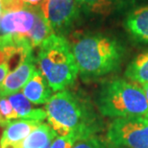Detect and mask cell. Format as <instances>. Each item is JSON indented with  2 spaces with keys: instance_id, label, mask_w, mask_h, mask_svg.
Here are the masks:
<instances>
[{
  "instance_id": "277c9868",
  "label": "cell",
  "mask_w": 148,
  "mask_h": 148,
  "mask_svg": "<svg viewBox=\"0 0 148 148\" xmlns=\"http://www.w3.org/2000/svg\"><path fill=\"white\" fill-rule=\"evenodd\" d=\"M96 104L105 116L148 117V102L143 88L124 79H115L103 85Z\"/></svg>"
},
{
  "instance_id": "cb8c5ba5",
  "label": "cell",
  "mask_w": 148,
  "mask_h": 148,
  "mask_svg": "<svg viewBox=\"0 0 148 148\" xmlns=\"http://www.w3.org/2000/svg\"><path fill=\"white\" fill-rule=\"evenodd\" d=\"M143 90L144 95H145L146 100H147V102H148V83H146V84H143Z\"/></svg>"
},
{
  "instance_id": "44dd1931",
  "label": "cell",
  "mask_w": 148,
  "mask_h": 148,
  "mask_svg": "<svg viewBox=\"0 0 148 148\" xmlns=\"http://www.w3.org/2000/svg\"><path fill=\"white\" fill-rule=\"evenodd\" d=\"M9 72H10V69H9L7 64H0V85H1L3 81L5 80L6 76L8 75Z\"/></svg>"
},
{
  "instance_id": "52a82bcc",
  "label": "cell",
  "mask_w": 148,
  "mask_h": 148,
  "mask_svg": "<svg viewBox=\"0 0 148 148\" xmlns=\"http://www.w3.org/2000/svg\"><path fill=\"white\" fill-rule=\"evenodd\" d=\"M37 7L26 4L19 11L3 14L0 22V36H14L28 40V35L36 19Z\"/></svg>"
},
{
  "instance_id": "5b68a950",
  "label": "cell",
  "mask_w": 148,
  "mask_h": 148,
  "mask_svg": "<svg viewBox=\"0 0 148 148\" xmlns=\"http://www.w3.org/2000/svg\"><path fill=\"white\" fill-rule=\"evenodd\" d=\"M106 138L115 148H148V117H117L110 123Z\"/></svg>"
},
{
  "instance_id": "9a60e30c",
  "label": "cell",
  "mask_w": 148,
  "mask_h": 148,
  "mask_svg": "<svg viewBox=\"0 0 148 148\" xmlns=\"http://www.w3.org/2000/svg\"><path fill=\"white\" fill-rule=\"evenodd\" d=\"M125 76L138 84L148 83V50L138 55L125 70Z\"/></svg>"
},
{
  "instance_id": "8fae6325",
  "label": "cell",
  "mask_w": 148,
  "mask_h": 148,
  "mask_svg": "<svg viewBox=\"0 0 148 148\" xmlns=\"http://www.w3.org/2000/svg\"><path fill=\"white\" fill-rule=\"evenodd\" d=\"M40 124V121L25 119L9 121L4 126L5 129L0 138V145L7 143H22Z\"/></svg>"
},
{
  "instance_id": "ba28073f",
  "label": "cell",
  "mask_w": 148,
  "mask_h": 148,
  "mask_svg": "<svg viewBox=\"0 0 148 148\" xmlns=\"http://www.w3.org/2000/svg\"><path fill=\"white\" fill-rule=\"evenodd\" d=\"M36 64L37 61L33 53L29 54L20 66L13 71H10L6 76L5 80L0 85V94L9 96L11 94L18 92L30 80L35 70L37 69Z\"/></svg>"
},
{
  "instance_id": "7a4b0ae2",
  "label": "cell",
  "mask_w": 148,
  "mask_h": 148,
  "mask_svg": "<svg viewBox=\"0 0 148 148\" xmlns=\"http://www.w3.org/2000/svg\"><path fill=\"white\" fill-rule=\"evenodd\" d=\"M72 52L83 80H94L116 71L124 56V47L114 37L87 34L73 41Z\"/></svg>"
},
{
  "instance_id": "484cf974",
  "label": "cell",
  "mask_w": 148,
  "mask_h": 148,
  "mask_svg": "<svg viewBox=\"0 0 148 148\" xmlns=\"http://www.w3.org/2000/svg\"><path fill=\"white\" fill-rule=\"evenodd\" d=\"M2 122V118H1V116H0V123Z\"/></svg>"
},
{
  "instance_id": "6da1fadb",
  "label": "cell",
  "mask_w": 148,
  "mask_h": 148,
  "mask_svg": "<svg viewBox=\"0 0 148 148\" xmlns=\"http://www.w3.org/2000/svg\"><path fill=\"white\" fill-rule=\"evenodd\" d=\"M44 109L49 125L58 136L74 134L83 138L99 129L98 117L90 101L69 90L53 94Z\"/></svg>"
},
{
  "instance_id": "9c48e42d",
  "label": "cell",
  "mask_w": 148,
  "mask_h": 148,
  "mask_svg": "<svg viewBox=\"0 0 148 148\" xmlns=\"http://www.w3.org/2000/svg\"><path fill=\"white\" fill-rule=\"evenodd\" d=\"M124 27L136 41L148 43V5L130 11L124 19Z\"/></svg>"
},
{
  "instance_id": "2e32d148",
  "label": "cell",
  "mask_w": 148,
  "mask_h": 148,
  "mask_svg": "<svg viewBox=\"0 0 148 148\" xmlns=\"http://www.w3.org/2000/svg\"><path fill=\"white\" fill-rule=\"evenodd\" d=\"M53 33L54 32H53L51 26L49 25V23L47 22V20L44 17L40 6H38L34 26L28 35V40L30 41L32 47L35 48L37 46H40L41 42Z\"/></svg>"
},
{
  "instance_id": "7c38bea8",
  "label": "cell",
  "mask_w": 148,
  "mask_h": 148,
  "mask_svg": "<svg viewBox=\"0 0 148 148\" xmlns=\"http://www.w3.org/2000/svg\"><path fill=\"white\" fill-rule=\"evenodd\" d=\"M9 101L11 102L14 110L16 112L18 118L25 120L42 121L47 117L45 110L34 108L31 105V102L24 96L22 92H16L7 96Z\"/></svg>"
},
{
  "instance_id": "3957f363",
  "label": "cell",
  "mask_w": 148,
  "mask_h": 148,
  "mask_svg": "<svg viewBox=\"0 0 148 148\" xmlns=\"http://www.w3.org/2000/svg\"><path fill=\"white\" fill-rule=\"evenodd\" d=\"M36 61L53 91L66 90L76 81L78 66L71 45L64 36L53 33L44 40Z\"/></svg>"
},
{
  "instance_id": "d4e9b609",
  "label": "cell",
  "mask_w": 148,
  "mask_h": 148,
  "mask_svg": "<svg viewBox=\"0 0 148 148\" xmlns=\"http://www.w3.org/2000/svg\"><path fill=\"white\" fill-rule=\"evenodd\" d=\"M3 10H2V7H1V3H0V22H1V18H2V16H3Z\"/></svg>"
},
{
  "instance_id": "ffe728a7",
  "label": "cell",
  "mask_w": 148,
  "mask_h": 148,
  "mask_svg": "<svg viewBox=\"0 0 148 148\" xmlns=\"http://www.w3.org/2000/svg\"><path fill=\"white\" fill-rule=\"evenodd\" d=\"M1 7L3 13H9V12L19 11L25 7L26 3L23 0H1Z\"/></svg>"
},
{
  "instance_id": "603a6c76",
  "label": "cell",
  "mask_w": 148,
  "mask_h": 148,
  "mask_svg": "<svg viewBox=\"0 0 148 148\" xmlns=\"http://www.w3.org/2000/svg\"><path fill=\"white\" fill-rule=\"evenodd\" d=\"M23 1H24V3H26V4H28V5L40 6L43 0H23Z\"/></svg>"
},
{
  "instance_id": "5bb4252c",
  "label": "cell",
  "mask_w": 148,
  "mask_h": 148,
  "mask_svg": "<svg viewBox=\"0 0 148 148\" xmlns=\"http://www.w3.org/2000/svg\"><path fill=\"white\" fill-rule=\"evenodd\" d=\"M58 137L49 124L40 123L22 141V148H44L52 144Z\"/></svg>"
},
{
  "instance_id": "d6986e66",
  "label": "cell",
  "mask_w": 148,
  "mask_h": 148,
  "mask_svg": "<svg viewBox=\"0 0 148 148\" xmlns=\"http://www.w3.org/2000/svg\"><path fill=\"white\" fill-rule=\"evenodd\" d=\"M78 140H80V138L74 134L59 136L52 143L50 148H72L74 143Z\"/></svg>"
},
{
  "instance_id": "4fadbf2b",
  "label": "cell",
  "mask_w": 148,
  "mask_h": 148,
  "mask_svg": "<svg viewBox=\"0 0 148 148\" xmlns=\"http://www.w3.org/2000/svg\"><path fill=\"white\" fill-rule=\"evenodd\" d=\"M130 0H76L85 13L108 16L128 5Z\"/></svg>"
},
{
  "instance_id": "4316f807",
  "label": "cell",
  "mask_w": 148,
  "mask_h": 148,
  "mask_svg": "<svg viewBox=\"0 0 148 148\" xmlns=\"http://www.w3.org/2000/svg\"><path fill=\"white\" fill-rule=\"evenodd\" d=\"M0 1H1V0H0Z\"/></svg>"
},
{
  "instance_id": "8992f818",
  "label": "cell",
  "mask_w": 148,
  "mask_h": 148,
  "mask_svg": "<svg viewBox=\"0 0 148 148\" xmlns=\"http://www.w3.org/2000/svg\"><path fill=\"white\" fill-rule=\"evenodd\" d=\"M40 6L53 32L62 36L71 30L81 16L76 0H43Z\"/></svg>"
},
{
  "instance_id": "30bf717a",
  "label": "cell",
  "mask_w": 148,
  "mask_h": 148,
  "mask_svg": "<svg viewBox=\"0 0 148 148\" xmlns=\"http://www.w3.org/2000/svg\"><path fill=\"white\" fill-rule=\"evenodd\" d=\"M52 90L40 69H36L22 88V93L35 105L46 104L52 96Z\"/></svg>"
},
{
  "instance_id": "ac0fdd59",
  "label": "cell",
  "mask_w": 148,
  "mask_h": 148,
  "mask_svg": "<svg viewBox=\"0 0 148 148\" xmlns=\"http://www.w3.org/2000/svg\"><path fill=\"white\" fill-rule=\"evenodd\" d=\"M72 148H115L107 140L104 141L95 136H90L87 138H80L74 143Z\"/></svg>"
},
{
  "instance_id": "e0dca14e",
  "label": "cell",
  "mask_w": 148,
  "mask_h": 148,
  "mask_svg": "<svg viewBox=\"0 0 148 148\" xmlns=\"http://www.w3.org/2000/svg\"><path fill=\"white\" fill-rule=\"evenodd\" d=\"M0 116L2 118V122L0 123V126L2 127H4L9 121L18 118V115L14 110L8 97L2 95V94H0Z\"/></svg>"
},
{
  "instance_id": "7402d4cb",
  "label": "cell",
  "mask_w": 148,
  "mask_h": 148,
  "mask_svg": "<svg viewBox=\"0 0 148 148\" xmlns=\"http://www.w3.org/2000/svg\"><path fill=\"white\" fill-rule=\"evenodd\" d=\"M0 148H22V143H7L1 144Z\"/></svg>"
}]
</instances>
